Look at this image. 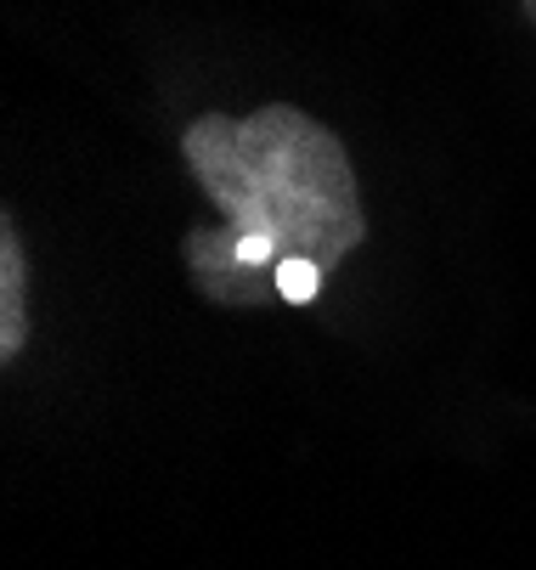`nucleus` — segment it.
<instances>
[{
  "label": "nucleus",
  "mask_w": 536,
  "mask_h": 570,
  "mask_svg": "<svg viewBox=\"0 0 536 570\" xmlns=\"http://www.w3.org/2000/svg\"><path fill=\"white\" fill-rule=\"evenodd\" d=\"M187 170L215 204V232L187 237L192 277L220 305L317 299L367 237L345 141L305 108L266 102L244 119L204 114L181 136Z\"/></svg>",
  "instance_id": "1"
},
{
  "label": "nucleus",
  "mask_w": 536,
  "mask_h": 570,
  "mask_svg": "<svg viewBox=\"0 0 536 570\" xmlns=\"http://www.w3.org/2000/svg\"><path fill=\"white\" fill-rule=\"evenodd\" d=\"M29 345V266L18 226L0 220V362H18Z\"/></svg>",
  "instance_id": "2"
},
{
  "label": "nucleus",
  "mask_w": 536,
  "mask_h": 570,
  "mask_svg": "<svg viewBox=\"0 0 536 570\" xmlns=\"http://www.w3.org/2000/svg\"><path fill=\"white\" fill-rule=\"evenodd\" d=\"M519 7H525V18H530V23H536V0H519Z\"/></svg>",
  "instance_id": "3"
}]
</instances>
